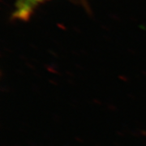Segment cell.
Listing matches in <instances>:
<instances>
[{
  "label": "cell",
  "mask_w": 146,
  "mask_h": 146,
  "mask_svg": "<svg viewBox=\"0 0 146 146\" xmlns=\"http://www.w3.org/2000/svg\"><path fill=\"white\" fill-rule=\"evenodd\" d=\"M46 0H17L13 13L14 18L25 21L37 6Z\"/></svg>",
  "instance_id": "cell-1"
}]
</instances>
